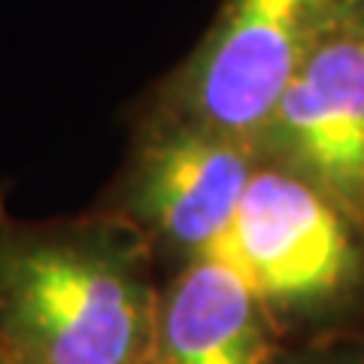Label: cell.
Instances as JSON below:
<instances>
[{
  "instance_id": "3957f363",
  "label": "cell",
  "mask_w": 364,
  "mask_h": 364,
  "mask_svg": "<svg viewBox=\"0 0 364 364\" xmlns=\"http://www.w3.org/2000/svg\"><path fill=\"white\" fill-rule=\"evenodd\" d=\"M355 0H222L176 67L140 91L124 119L179 122L249 143L322 37Z\"/></svg>"
},
{
  "instance_id": "8992f818",
  "label": "cell",
  "mask_w": 364,
  "mask_h": 364,
  "mask_svg": "<svg viewBox=\"0 0 364 364\" xmlns=\"http://www.w3.org/2000/svg\"><path fill=\"white\" fill-rule=\"evenodd\" d=\"M282 349L264 306L225 261L198 258L164 277L152 364H279Z\"/></svg>"
},
{
  "instance_id": "5b68a950",
  "label": "cell",
  "mask_w": 364,
  "mask_h": 364,
  "mask_svg": "<svg viewBox=\"0 0 364 364\" xmlns=\"http://www.w3.org/2000/svg\"><path fill=\"white\" fill-rule=\"evenodd\" d=\"M264 164L313 186L364 225L361 0L306 55L255 140Z\"/></svg>"
},
{
  "instance_id": "30bf717a",
  "label": "cell",
  "mask_w": 364,
  "mask_h": 364,
  "mask_svg": "<svg viewBox=\"0 0 364 364\" xmlns=\"http://www.w3.org/2000/svg\"><path fill=\"white\" fill-rule=\"evenodd\" d=\"M149 364H152V361H149Z\"/></svg>"
},
{
  "instance_id": "ba28073f",
  "label": "cell",
  "mask_w": 364,
  "mask_h": 364,
  "mask_svg": "<svg viewBox=\"0 0 364 364\" xmlns=\"http://www.w3.org/2000/svg\"><path fill=\"white\" fill-rule=\"evenodd\" d=\"M0 364H9V358H6V352H4V343H0Z\"/></svg>"
},
{
  "instance_id": "9c48e42d",
  "label": "cell",
  "mask_w": 364,
  "mask_h": 364,
  "mask_svg": "<svg viewBox=\"0 0 364 364\" xmlns=\"http://www.w3.org/2000/svg\"><path fill=\"white\" fill-rule=\"evenodd\" d=\"M361 18H364V0H361Z\"/></svg>"
},
{
  "instance_id": "6da1fadb",
  "label": "cell",
  "mask_w": 364,
  "mask_h": 364,
  "mask_svg": "<svg viewBox=\"0 0 364 364\" xmlns=\"http://www.w3.org/2000/svg\"><path fill=\"white\" fill-rule=\"evenodd\" d=\"M164 270L119 215L16 219L0 191V343L9 364H149Z\"/></svg>"
},
{
  "instance_id": "52a82bcc",
  "label": "cell",
  "mask_w": 364,
  "mask_h": 364,
  "mask_svg": "<svg viewBox=\"0 0 364 364\" xmlns=\"http://www.w3.org/2000/svg\"><path fill=\"white\" fill-rule=\"evenodd\" d=\"M279 364H364V322L316 343L286 346Z\"/></svg>"
},
{
  "instance_id": "7a4b0ae2",
  "label": "cell",
  "mask_w": 364,
  "mask_h": 364,
  "mask_svg": "<svg viewBox=\"0 0 364 364\" xmlns=\"http://www.w3.org/2000/svg\"><path fill=\"white\" fill-rule=\"evenodd\" d=\"M286 346L364 322V225L313 186L261 161L219 249Z\"/></svg>"
},
{
  "instance_id": "277c9868",
  "label": "cell",
  "mask_w": 364,
  "mask_h": 364,
  "mask_svg": "<svg viewBox=\"0 0 364 364\" xmlns=\"http://www.w3.org/2000/svg\"><path fill=\"white\" fill-rule=\"evenodd\" d=\"M128 122L122 164L95 207L128 222L164 277L210 258L261 164L249 143L179 122Z\"/></svg>"
}]
</instances>
